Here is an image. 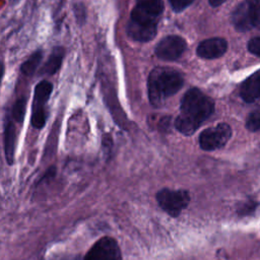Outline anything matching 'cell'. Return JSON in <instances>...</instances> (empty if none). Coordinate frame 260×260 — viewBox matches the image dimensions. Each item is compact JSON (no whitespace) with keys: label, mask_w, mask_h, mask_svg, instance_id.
<instances>
[{"label":"cell","mask_w":260,"mask_h":260,"mask_svg":"<svg viewBox=\"0 0 260 260\" xmlns=\"http://www.w3.org/2000/svg\"><path fill=\"white\" fill-rule=\"evenodd\" d=\"M25 105H26V101L25 99L21 98L19 100H17L12 108V117L19 123L22 122L23 118H24V114H25Z\"/></svg>","instance_id":"obj_15"},{"label":"cell","mask_w":260,"mask_h":260,"mask_svg":"<svg viewBox=\"0 0 260 260\" xmlns=\"http://www.w3.org/2000/svg\"><path fill=\"white\" fill-rule=\"evenodd\" d=\"M15 148V127L11 121H7L4 131V149L6 160L9 165H12L14 159Z\"/></svg>","instance_id":"obj_12"},{"label":"cell","mask_w":260,"mask_h":260,"mask_svg":"<svg viewBox=\"0 0 260 260\" xmlns=\"http://www.w3.org/2000/svg\"><path fill=\"white\" fill-rule=\"evenodd\" d=\"M84 260H122V255L116 240L104 237L87 251Z\"/></svg>","instance_id":"obj_7"},{"label":"cell","mask_w":260,"mask_h":260,"mask_svg":"<svg viewBox=\"0 0 260 260\" xmlns=\"http://www.w3.org/2000/svg\"><path fill=\"white\" fill-rule=\"evenodd\" d=\"M194 0H169L172 8L176 12H180L192 4Z\"/></svg>","instance_id":"obj_18"},{"label":"cell","mask_w":260,"mask_h":260,"mask_svg":"<svg viewBox=\"0 0 260 260\" xmlns=\"http://www.w3.org/2000/svg\"><path fill=\"white\" fill-rule=\"evenodd\" d=\"M164 11L162 0H136L127 24L128 36L137 42H149L157 30V21Z\"/></svg>","instance_id":"obj_2"},{"label":"cell","mask_w":260,"mask_h":260,"mask_svg":"<svg viewBox=\"0 0 260 260\" xmlns=\"http://www.w3.org/2000/svg\"><path fill=\"white\" fill-rule=\"evenodd\" d=\"M53 90V85L49 81H41L35 87L32 113H31V125L41 129L46 123V111L45 105L48 102Z\"/></svg>","instance_id":"obj_5"},{"label":"cell","mask_w":260,"mask_h":260,"mask_svg":"<svg viewBox=\"0 0 260 260\" xmlns=\"http://www.w3.org/2000/svg\"><path fill=\"white\" fill-rule=\"evenodd\" d=\"M184 84L182 74L172 68L156 67L148 75L147 91L150 104L159 107L164 102L177 93Z\"/></svg>","instance_id":"obj_3"},{"label":"cell","mask_w":260,"mask_h":260,"mask_svg":"<svg viewBox=\"0 0 260 260\" xmlns=\"http://www.w3.org/2000/svg\"><path fill=\"white\" fill-rule=\"evenodd\" d=\"M187 48L186 41L179 36H167L154 49L157 58L164 61H174L182 56Z\"/></svg>","instance_id":"obj_8"},{"label":"cell","mask_w":260,"mask_h":260,"mask_svg":"<svg viewBox=\"0 0 260 260\" xmlns=\"http://www.w3.org/2000/svg\"><path fill=\"white\" fill-rule=\"evenodd\" d=\"M256 206H257V203H254V202H247L246 204H244V205L240 208L239 212H240L241 214H249V213H251V212L256 208Z\"/></svg>","instance_id":"obj_20"},{"label":"cell","mask_w":260,"mask_h":260,"mask_svg":"<svg viewBox=\"0 0 260 260\" xmlns=\"http://www.w3.org/2000/svg\"><path fill=\"white\" fill-rule=\"evenodd\" d=\"M43 57L42 51L35 52L26 61H24L20 67V70L25 75H31L35 73L37 68L39 67L41 60Z\"/></svg>","instance_id":"obj_14"},{"label":"cell","mask_w":260,"mask_h":260,"mask_svg":"<svg viewBox=\"0 0 260 260\" xmlns=\"http://www.w3.org/2000/svg\"><path fill=\"white\" fill-rule=\"evenodd\" d=\"M156 201L165 212L176 217L188 206L190 195L186 190L165 188L156 193Z\"/></svg>","instance_id":"obj_4"},{"label":"cell","mask_w":260,"mask_h":260,"mask_svg":"<svg viewBox=\"0 0 260 260\" xmlns=\"http://www.w3.org/2000/svg\"><path fill=\"white\" fill-rule=\"evenodd\" d=\"M232 20L238 30H248L254 26L252 10L248 1H244L234 10Z\"/></svg>","instance_id":"obj_10"},{"label":"cell","mask_w":260,"mask_h":260,"mask_svg":"<svg viewBox=\"0 0 260 260\" xmlns=\"http://www.w3.org/2000/svg\"><path fill=\"white\" fill-rule=\"evenodd\" d=\"M240 94L247 103H253L260 98V70L253 73L243 82Z\"/></svg>","instance_id":"obj_11"},{"label":"cell","mask_w":260,"mask_h":260,"mask_svg":"<svg viewBox=\"0 0 260 260\" xmlns=\"http://www.w3.org/2000/svg\"><path fill=\"white\" fill-rule=\"evenodd\" d=\"M232 136V129L225 123L203 130L199 135L200 147L204 150H215L225 145Z\"/></svg>","instance_id":"obj_6"},{"label":"cell","mask_w":260,"mask_h":260,"mask_svg":"<svg viewBox=\"0 0 260 260\" xmlns=\"http://www.w3.org/2000/svg\"><path fill=\"white\" fill-rule=\"evenodd\" d=\"M214 111L213 101L198 88H190L183 95L180 114L175 120V127L185 135L194 133Z\"/></svg>","instance_id":"obj_1"},{"label":"cell","mask_w":260,"mask_h":260,"mask_svg":"<svg viewBox=\"0 0 260 260\" xmlns=\"http://www.w3.org/2000/svg\"><path fill=\"white\" fill-rule=\"evenodd\" d=\"M248 50L253 55L260 57V37H256L250 40L248 43Z\"/></svg>","instance_id":"obj_19"},{"label":"cell","mask_w":260,"mask_h":260,"mask_svg":"<svg viewBox=\"0 0 260 260\" xmlns=\"http://www.w3.org/2000/svg\"><path fill=\"white\" fill-rule=\"evenodd\" d=\"M65 51L62 47H56L50 54L48 60L41 69L42 74H54L60 67Z\"/></svg>","instance_id":"obj_13"},{"label":"cell","mask_w":260,"mask_h":260,"mask_svg":"<svg viewBox=\"0 0 260 260\" xmlns=\"http://www.w3.org/2000/svg\"><path fill=\"white\" fill-rule=\"evenodd\" d=\"M228 49V43L222 38H211L202 41L196 50L199 57L203 59H215L222 56Z\"/></svg>","instance_id":"obj_9"},{"label":"cell","mask_w":260,"mask_h":260,"mask_svg":"<svg viewBox=\"0 0 260 260\" xmlns=\"http://www.w3.org/2000/svg\"><path fill=\"white\" fill-rule=\"evenodd\" d=\"M226 0H209V4L212 7H217L219 5H221L222 3H224Z\"/></svg>","instance_id":"obj_22"},{"label":"cell","mask_w":260,"mask_h":260,"mask_svg":"<svg viewBox=\"0 0 260 260\" xmlns=\"http://www.w3.org/2000/svg\"><path fill=\"white\" fill-rule=\"evenodd\" d=\"M246 127L250 131H259L260 130V109L253 111L247 118Z\"/></svg>","instance_id":"obj_16"},{"label":"cell","mask_w":260,"mask_h":260,"mask_svg":"<svg viewBox=\"0 0 260 260\" xmlns=\"http://www.w3.org/2000/svg\"><path fill=\"white\" fill-rule=\"evenodd\" d=\"M247 1L250 4L251 10H252L254 26L260 29V0H247Z\"/></svg>","instance_id":"obj_17"},{"label":"cell","mask_w":260,"mask_h":260,"mask_svg":"<svg viewBox=\"0 0 260 260\" xmlns=\"http://www.w3.org/2000/svg\"><path fill=\"white\" fill-rule=\"evenodd\" d=\"M75 15L78 19H80V18L84 19L85 18V12H84V8L82 7V5L75 6Z\"/></svg>","instance_id":"obj_21"}]
</instances>
